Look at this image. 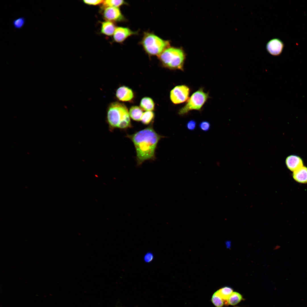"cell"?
Instances as JSON below:
<instances>
[{"instance_id": "obj_1", "label": "cell", "mask_w": 307, "mask_h": 307, "mask_svg": "<svg viewBox=\"0 0 307 307\" xmlns=\"http://www.w3.org/2000/svg\"><path fill=\"white\" fill-rule=\"evenodd\" d=\"M126 136L134 144L138 165L146 160L155 159V151L157 143L161 138L164 137L156 132L152 124L134 134H127Z\"/></svg>"}, {"instance_id": "obj_2", "label": "cell", "mask_w": 307, "mask_h": 307, "mask_svg": "<svg viewBox=\"0 0 307 307\" xmlns=\"http://www.w3.org/2000/svg\"><path fill=\"white\" fill-rule=\"evenodd\" d=\"M129 112L124 104L117 102L112 103L107 113L109 125L113 128L125 129L131 126Z\"/></svg>"}, {"instance_id": "obj_3", "label": "cell", "mask_w": 307, "mask_h": 307, "mask_svg": "<svg viewBox=\"0 0 307 307\" xmlns=\"http://www.w3.org/2000/svg\"><path fill=\"white\" fill-rule=\"evenodd\" d=\"M158 57L165 67L170 69L183 70L185 55L181 49L169 47Z\"/></svg>"}, {"instance_id": "obj_4", "label": "cell", "mask_w": 307, "mask_h": 307, "mask_svg": "<svg viewBox=\"0 0 307 307\" xmlns=\"http://www.w3.org/2000/svg\"><path fill=\"white\" fill-rule=\"evenodd\" d=\"M141 44L148 55L157 57L170 46L169 41L163 40L154 34L149 32L144 34Z\"/></svg>"}, {"instance_id": "obj_5", "label": "cell", "mask_w": 307, "mask_h": 307, "mask_svg": "<svg viewBox=\"0 0 307 307\" xmlns=\"http://www.w3.org/2000/svg\"><path fill=\"white\" fill-rule=\"evenodd\" d=\"M209 98V94L204 92L202 88H200L192 94L185 105L179 110L178 114L184 116L190 111H201Z\"/></svg>"}, {"instance_id": "obj_6", "label": "cell", "mask_w": 307, "mask_h": 307, "mask_svg": "<svg viewBox=\"0 0 307 307\" xmlns=\"http://www.w3.org/2000/svg\"><path fill=\"white\" fill-rule=\"evenodd\" d=\"M190 92V88L185 85L177 86L171 91V100L175 104L185 102L188 99Z\"/></svg>"}, {"instance_id": "obj_7", "label": "cell", "mask_w": 307, "mask_h": 307, "mask_svg": "<svg viewBox=\"0 0 307 307\" xmlns=\"http://www.w3.org/2000/svg\"><path fill=\"white\" fill-rule=\"evenodd\" d=\"M103 9V15L106 21L112 22H122L126 19L119 8L108 7Z\"/></svg>"}, {"instance_id": "obj_8", "label": "cell", "mask_w": 307, "mask_h": 307, "mask_svg": "<svg viewBox=\"0 0 307 307\" xmlns=\"http://www.w3.org/2000/svg\"><path fill=\"white\" fill-rule=\"evenodd\" d=\"M138 34V32L132 31L127 27H116L113 34L114 41L119 43L123 42L129 37Z\"/></svg>"}, {"instance_id": "obj_9", "label": "cell", "mask_w": 307, "mask_h": 307, "mask_svg": "<svg viewBox=\"0 0 307 307\" xmlns=\"http://www.w3.org/2000/svg\"><path fill=\"white\" fill-rule=\"evenodd\" d=\"M284 45L280 39L274 38L271 40L267 43L266 46L267 51L273 56H278L282 53Z\"/></svg>"}, {"instance_id": "obj_10", "label": "cell", "mask_w": 307, "mask_h": 307, "mask_svg": "<svg viewBox=\"0 0 307 307\" xmlns=\"http://www.w3.org/2000/svg\"><path fill=\"white\" fill-rule=\"evenodd\" d=\"M117 97L122 101H128L133 97V93L132 90L126 86L120 87L116 92Z\"/></svg>"}, {"instance_id": "obj_11", "label": "cell", "mask_w": 307, "mask_h": 307, "mask_svg": "<svg viewBox=\"0 0 307 307\" xmlns=\"http://www.w3.org/2000/svg\"><path fill=\"white\" fill-rule=\"evenodd\" d=\"M286 163L288 168L294 172L303 166V162L299 157L294 155H291L287 157Z\"/></svg>"}, {"instance_id": "obj_12", "label": "cell", "mask_w": 307, "mask_h": 307, "mask_svg": "<svg viewBox=\"0 0 307 307\" xmlns=\"http://www.w3.org/2000/svg\"><path fill=\"white\" fill-rule=\"evenodd\" d=\"M116 27L112 22L105 21L101 22L100 32L105 35L111 36L114 34Z\"/></svg>"}, {"instance_id": "obj_13", "label": "cell", "mask_w": 307, "mask_h": 307, "mask_svg": "<svg viewBox=\"0 0 307 307\" xmlns=\"http://www.w3.org/2000/svg\"><path fill=\"white\" fill-rule=\"evenodd\" d=\"M294 179L297 182L302 183H307V168L303 166L293 172Z\"/></svg>"}, {"instance_id": "obj_14", "label": "cell", "mask_w": 307, "mask_h": 307, "mask_svg": "<svg viewBox=\"0 0 307 307\" xmlns=\"http://www.w3.org/2000/svg\"><path fill=\"white\" fill-rule=\"evenodd\" d=\"M233 292L231 288L225 287L220 289L214 293L221 298L224 300L225 304H226L228 299Z\"/></svg>"}, {"instance_id": "obj_15", "label": "cell", "mask_w": 307, "mask_h": 307, "mask_svg": "<svg viewBox=\"0 0 307 307\" xmlns=\"http://www.w3.org/2000/svg\"><path fill=\"white\" fill-rule=\"evenodd\" d=\"M129 112L131 118L133 120L137 121H141L143 113L142 109L136 106H132Z\"/></svg>"}, {"instance_id": "obj_16", "label": "cell", "mask_w": 307, "mask_h": 307, "mask_svg": "<svg viewBox=\"0 0 307 307\" xmlns=\"http://www.w3.org/2000/svg\"><path fill=\"white\" fill-rule=\"evenodd\" d=\"M140 105L141 107L146 111H152L154 107V103L152 99L150 98L145 97L141 100Z\"/></svg>"}, {"instance_id": "obj_17", "label": "cell", "mask_w": 307, "mask_h": 307, "mask_svg": "<svg viewBox=\"0 0 307 307\" xmlns=\"http://www.w3.org/2000/svg\"><path fill=\"white\" fill-rule=\"evenodd\" d=\"M102 9L108 7H118L127 3L124 1L115 0H106L103 3Z\"/></svg>"}, {"instance_id": "obj_18", "label": "cell", "mask_w": 307, "mask_h": 307, "mask_svg": "<svg viewBox=\"0 0 307 307\" xmlns=\"http://www.w3.org/2000/svg\"><path fill=\"white\" fill-rule=\"evenodd\" d=\"M243 299L242 296L240 293L237 292H233L228 299L226 305H235Z\"/></svg>"}, {"instance_id": "obj_19", "label": "cell", "mask_w": 307, "mask_h": 307, "mask_svg": "<svg viewBox=\"0 0 307 307\" xmlns=\"http://www.w3.org/2000/svg\"><path fill=\"white\" fill-rule=\"evenodd\" d=\"M154 115L152 111H146L143 113L141 121L144 124L148 125L152 121Z\"/></svg>"}, {"instance_id": "obj_20", "label": "cell", "mask_w": 307, "mask_h": 307, "mask_svg": "<svg viewBox=\"0 0 307 307\" xmlns=\"http://www.w3.org/2000/svg\"><path fill=\"white\" fill-rule=\"evenodd\" d=\"M25 22V18L23 16H21L14 20L12 22V24L15 29H20L24 26Z\"/></svg>"}, {"instance_id": "obj_21", "label": "cell", "mask_w": 307, "mask_h": 307, "mask_svg": "<svg viewBox=\"0 0 307 307\" xmlns=\"http://www.w3.org/2000/svg\"><path fill=\"white\" fill-rule=\"evenodd\" d=\"M211 301L216 307H222L225 304L224 300L215 293L212 296Z\"/></svg>"}, {"instance_id": "obj_22", "label": "cell", "mask_w": 307, "mask_h": 307, "mask_svg": "<svg viewBox=\"0 0 307 307\" xmlns=\"http://www.w3.org/2000/svg\"><path fill=\"white\" fill-rule=\"evenodd\" d=\"M210 127V123L207 121H203L199 124V127L202 130L206 132L209 130Z\"/></svg>"}, {"instance_id": "obj_23", "label": "cell", "mask_w": 307, "mask_h": 307, "mask_svg": "<svg viewBox=\"0 0 307 307\" xmlns=\"http://www.w3.org/2000/svg\"><path fill=\"white\" fill-rule=\"evenodd\" d=\"M104 1V0H84L83 1L84 3L89 5H96L101 4H102Z\"/></svg>"}, {"instance_id": "obj_24", "label": "cell", "mask_w": 307, "mask_h": 307, "mask_svg": "<svg viewBox=\"0 0 307 307\" xmlns=\"http://www.w3.org/2000/svg\"><path fill=\"white\" fill-rule=\"evenodd\" d=\"M196 122L194 120H191L188 121L186 124V127L189 130H194L196 126Z\"/></svg>"}, {"instance_id": "obj_25", "label": "cell", "mask_w": 307, "mask_h": 307, "mask_svg": "<svg viewBox=\"0 0 307 307\" xmlns=\"http://www.w3.org/2000/svg\"><path fill=\"white\" fill-rule=\"evenodd\" d=\"M154 258V256L152 253L148 252L146 253L144 256V260L146 263L152 262Z\"/></svg>"}, {"instance_id": "obj_26", "label": "cell", "mask_w": 307, "mask_h": 307, "mask_svg": "<svg viewBox=\"0 0 307 307\" xmlns=\"http://www.w3.org/2000/svg\"></svg>"}]
</instances>
